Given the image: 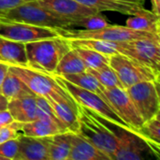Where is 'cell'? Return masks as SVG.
Masks as SVG:
<instances>
[{"label": "cell", "mask_w": 160, "mask_h": 160, "mask_svg": "<svg viewBox=\"0 0 160 160\" xmlns=\"http://www.w3.org/2000/svg\"><path fill=\"white\" fill-rule=\"evenodd\" d=\"M13 121H14V119L8 109L4 110V111H0V128L9 125Z\"/></svg>", "instance_id": "35"}, {"label": "cell", "mask_w": 160, "mask_h": 160, "mask_svg": "<svg viewBox=\"0 0 160 160\" xmlns=\"http://www.w3.org/2000/svg\"><path fill=\"white\" fill-rule=\"evenodd\" d=\"M46 145L49 160H68L70 143L68 131L41 138Z\"/></svg>", "instance_id": "19"}, {"label": "cell", "mask_w": 160, "mask_h": 160, "mask_svg": "<svg viewBox=\"0 0 160 160\" xmlns=\"http://www.w3.org/2000/svg\"><path fill=\"white\" fill-rule=\"evenodd\" d=\"M107 25H109V23L104 19V17L100 15V12H99L97 14L86 16L80 20L73 21L71 27H82V29H85V30H95V29L105 27Z\"/></svg>", "instance_id": "31"}, {"label": "cell", "mask_w": 160, "mask_h": 160, "mask_svg": "<svg viewBox=\"0 0 160 160\" xmlns=\"http://www.w3.org/2000/svg\"><path fill=\"white\" fill-rule=\"evenodd\" d=\"M123 1H128V2H131V3H135V4H139V5H143L144 0H123Z\"/></svg>", "instance_id": "39"}, {"label": "cell", "mask_w": 160, "mask_h": 160, "mask_svg": "<svg viewBox=\"0 0 160 160\" xmlns=\"http://www.w3.org/2000/svg\"><path fill=\"white\" fill-rule=\"evenodd\" d=\"M22 135L43 138L64 132L54 122L47 119H36L32 122L23 123L21 128Z\"/></svg>", "instance_id": "21"}, {"label": "cell", "mask_w": 160, "mask_h": 160, "mask_svg": "<svg viewBox=\"0 0 160 160\" xmlns=\"http://www.w3.org/2000/svg\"><path fill=\"white\" fill-rule=\"evenodd\" d=\"M101 96L108 101L120 118L130 129L137 132L142 128L144 121L128 97L126 89L122 87L105 88L101 86Z\"/></svg>", "instance_id": "11"}, {"label": "cell", "mask_w": 160, "mask_h": 160, "mask_svg": "<svg viewBox=\"0 0 160 160\" xmlns=\"http://www.w3.org/2000/svg\"><path fill=\"white\" fill-rule=\"evenodd\" d=\"M37 2L53 15L70 21L99 13V11L75 0H37Z\"/></svg>", "instance_id": "13"}, {"label": "cell", "mask_w": 160, "mask_h": 160, "mask_svg": "<svg viewBox=\"0 0 160 160\" xmlns=\"http://www.w3.org/2000/svg\"><path fill=\"white\" fill-rule=\"evenodd\" d=\"M61 77H63L68 82H69L81 88L92 91L100 96L102 94V90H101L102 85L87 70H85L83 72L74 73V74H66V75H62Z\"/></svg>", "instance_id": "25"}, {"label": "cell", "mask_w": 160, "mask_h": 160, "mask_svg": "<svg viewBox=\"0 0 160 160\" xmlns=\"http://www.w3.org/2000/svg\"><path fill=\"white\" fill-rule=\"evenodd\" d=\"M70 49L69 40L60 36L25 43L27 68L52 75L60 59Z\"/></svg>", "instance_id": "2"}, {"label": "cell", "mask_w": 160, "mask_h": 160, "mask_svg": "<svg viewBox=\"0 0 160 160\" xmlns=\"http://www.w3.org/2000/svg\"><path fill=\"white\" fill-rule=\"evenodd\" d=\"M9 70L18 76L36 96L42 97L46 100L67 102L77 111L75 100L52 75L31 69L27 67L9 66Z\"/></svg>", "instance_id": "3"}, {"label": "cell", "mask_w": 160, "mask_h": 160, "mask_svg": "<svg viewBox=\"0 0 160 160\" xmlns=\"http://www.w3.org/2000/svg\"><path fill=\"white\" fill-rule=\"evenodd\" d=\"M159 80L136 83L126 88L143 121H147L160 112Z\"/></svg>", "instance_id": "10"}, {"label": "cell", "mask_w": 160, "mask_h": 160, "mask_svg": "<svg viewBox=\"0 0 160 160\" xmlns=\"http://www.w3.org/2000/svg\"><path fill=\"white\" fill-rule=\"evenodd\" d=\"M0 160H5V159H4V158H3L2 157H0Z\"/></svg>", "instance_id": "40"}, {"label": "cell", "mask_w": 160, "mask_h": 160, "mask_svg": "<svg viewBox=\"0 0 160 160\" xmlns=\"http://www.w3.org/2000/svg\"><path fill=\"white\" fill-rule=\"evenodd\" d=\"M8 110L14 121L28 123L38 119L37 116V96L28 95L8 100Z\"/></svg>", "instance_id": "15"}, {"label": "cell", "mask_w": 160, "mask_h": 160, "mask_svg": "<svg viewBox=\"0 0 160 160\" xmlns=\"http://www.w3.org/2000/svg\"><path fill=\"white\" fill-rule=\"evenodd\" d=\"M18 148L19 142L17 138L4 142L0 143V157L5 160H14L18 153Z\"/></svg>", "instance_id": "33"}, {"label": "cell", "mask_w": 160, "mask_h": 160, "mask_svg": "<svg viewBox=\"0 0 160 160\" xmlns=\"http://www.w3.org/2000/svg\"><path fill=\"white\" fill-rule=\"evenodd\" d=\"M81 4L94 8L99 12L112 11L125 15H135L140 12L147 10L143 5H139L123 0H75Z\"/></svg>", "instance_id": "16"}, {"label": "cell", "mask_w": 160, "mask_h": 160, "mask_svg": "<svg viewBox=\"0 0 160 160\" xmlns=\"http://www.w3.org/2000/svg\"><path fill=\"white\" fill-rule=\"evenodd\" d=\"M52 108L55 115L60 122L65 126L68 131L77 132L78 118L76 110L67 102H55L53 100H47Z\"/></svg>", "instance_id": "23"}, {"label": "cell", "mask_w": 160, "mask_h": 160, "mask_svg": "<svg viewBox=\"0 0 160 160\" xmlns=\"http://www.w3.org/2000/svg\"><path fill=\"white\" fill-rule=\"evenodd\" d=\"M0 37L25 44L55 38L58 37V34L52 28L37 26L25 22L3 21L0 22Z\"/></svg>", "instance_id": "12"}, {"label": "cell", "mask_w": 160, "mask_h": 160, "mask_svg": "<svg viewBox=\"0 0 160 160\" xmlns=\"http://www.w3.org/2000/svg\"><path fill=\"white\" fill-rule=\"evenodd\" d=\"M0 61H1V62H3V61H2V60H1V58H0Z\"/></svg>", "instance_id": "41"}, {"label": "cell", "mask_w": 160, "mask_h": 160, "mask_svg": "<svg viewBox=\"0 0 160 160\" xmlns=\"http://www.w3.org/2000/svg\"><path fill=\"white\" fill-rule=\"evenodd\" d=\"M0 93L4 97H6L8 100L28 95H35L18 76H16L11 70H9V68L1 84Z\"/></svg>", "instance_id": "22"}, {"label": "cell", "mask_w": 160, "mask_h": 160, "mask_svg": "<svg viewBox=\"0 0 160 160\" xmlns=\"http://www.w3.org/2000/svg\"><path fill=\"white\" fill-rule=\"evenodd\" d=\"M126 26L134 30L159 35V16L154 11L145 10L135 15H130L126 22Z\"/></svg>", "instance_id": "20"}, {"label": "cell", "mask_w": 160, "mask_h": 160, "mask_svg": "<svg viewBox=\"0 0 160 160\" xmlns=\"http://www.w3.org/2000/svg\"><path fill=\"white\" fill-rule=\"evenodd\" d=\"M0 58L9 66L27 67L25 44L0 37Z\"/></svg>", "instance_id": "18"}, {"label": "cell", "mask_w": 160, "mask_h": 160, "mask_svg": "<svg viewBox=\"0 0 160 160\" xmlns=\"http://www.w3.org/2000/svg\"><path fill=\"white\" fill-rule=\"evenodd\" d=\"M70 150L68 160H110L100 150L76 132L68 131Z\"/></svg>", "instance_id": "14"}, {"label": "cell", "mask_w": 160, "mask_h": 160, "mask_svg": "<svg viewBox=\"0 0 160 160\" xmlns=\"http://www.w3.org/2000/svg\"><path fill=\"white\" fill-rule=\"evenodd\" d=\"M8 68H9L8 64L0 61V92H1V84H2V82L4 81V78H5L6 74L8 71Z\"/></svg>", "instance_id": "36"}, {"label": "cell", "mask_w": 160, "mask_h": 160, "mask_svg": "<svg viewBox=\"0 0 160 160\" xmlns=\"http://www.w3.org/2000/svg\"><path fill=\"white\" fill-rule=\"evenodd\" d=\"M31 0H0V15L15 8L16 7Z\"/></svg>", "instance_id": "34"}, {"label": "cell", "mask_w": 160, "mask_h": 160, "mask_svg": "<svg viewBox=\"0 0 160 160\" xmlns=\"http://www.w3.org/2000/svg\"><path fill=\"white\" fill-rule=\"evenodd\" d=\"M152 1V6H153V10L157 15L159 16L160 13V0H151Z\"/></svg>", "instance_id": "38"}, {"label": "cell", "mask_w": 160, "mask_h": 160, "mask_svg": "<svg viewBox=\"0 0 160 160\" xmlns=\"http://www.w3.org/2000/svg\"><path fill=\"white\" fill-rule=\"evenodd\" d=\"M144 140L151 143L155 148L159 150L160 144V121L159 112L151 119L145 121L142 128L137 131Z\"/></svg>", "instance_id": "26"}, {"label": "cell", "mask_w": 160, "mask_h": 160, "mask_svg": "<svg viewBox=\"0 0 160 160\" xmlns=\"http://www.w3.org/2000/svg\"><path fill=\"white\" fill-rule=\"evenodd\" d=\"M76 113L78 118L76 133L100 150L110 160H113V154L118 146L117 124L80 104H77Z\"/></svg>", "instance_id": "1"}, {"label": "cell", "mask_w": 160, "mask_h": 160, "mask_svg": "<svg viewBox=\"0 0 160 160\" xmlns=\"http://www.w3.org/2000/svg\"><path fill=\"white\" fill-rule=\"evenodd\" d=\"M54 30L58 36L67 39H100L110 42L129 41L143 38L160 40L159 35L145 31L134 30L127 26L117 25H107L95 30L69 28H57Z\"/></svg>", "instance_id": "4"}, {"label": "cell", "mask_w": 160, "mask_h": 160, "mask_svg": "<svg viewBox=\"0 0 160 160\" xmlns=\"http://www.w3.org/2000/svg\"><path fill=\"white\" fill-rule=\"evenodd\" d=\"M37 116H38V119H47V120L52 121L64 132L68 131L65 126L60 122V120L55 115L52 108L48 103V101L44 98L38 97V96H37Z\"/></svg>", "instance_id": "30"}, {"label": "cell", "mask_w": 160, "mask_h": 160, "mask_svg": "<svg viewBox=\"0 0 160 160\" xmlns=\"http://www.w3.org/2000/svg\"><path fill=\"white\" fill-rule=\"evenodd\" d=\"M87 69L80 56L71 48L59 61L52 75H66L83 72Z\"/></svg>", "instance_id": "24"}, {"label": "cell", "mask_w": 160, "mask_h": 160, "mask_svg": "<svg viewBox=\"0 0 160 160\" xmlns=\"http://www.w3.org/2000/svg\"><path fill=\"white\" fill-rule=\"evenodd\" d=\"M0 22H1V20H0Z\"/></svg>", "instance_id": "42"}, {"label": "cell", "mask_w": 160, "mask_h": 160, "mask_svg": "<svg viewBox=\"0 0 160 160\" xmlns=\"http://www.w3.org/2000/svg\"><path fill=\"white\" fill-rule=\"evenodd\" d=\"M72 49L80 56V58L84 63L87 68H98L109 64V61H110L109 55L103 54L101 52H98L93 50L85 49V48L75 47Z\"/></svg>", "instance_id": "28"}, {"label": "cell", "mask_w": 160, "mask_h": 160, "mask_svg": "<svg viewBox=\"0 0 160 160\" xmlns=\"http://www.w3.org/2000/svg\"><path fill=\"white\" fill-rule=\"evenodd\" d=\"M19 148L14 160H49L46 145L41 138L20 135Z\"/></svg>", "instance_id": "17"}, {"label": "cell", "mask_w": 160, "mask_h": 160, "mask_svg": "<svg viewBox=\"0 0 160 160\" xmlns=\"http://www.w3.org/2000/svg\"><path fill=\"white\" fill-rule=\"evenodd\" d=\"M54 80L72 97L77 104L87 107L106 119L120 125L122 127L129 128L126 123L120 118V116L115 112L112 107L108 103V101L100 95L94 93L92 91L81 88L58 75H52Z\"/></svg>", "instance_id": "6"}, {"label": "cell", "mask_w": 160, "mask_h": 160, "mask_svg": "<svg viewBox=\"0 0 160 160\" xmlns=\"http://www.w3.org/2000/svg\"><path fill=\"white\" fill-rule=\"evenodd\" d=\"M22 123L13 121L11 124L0 128V143L8 140L16 139L22 135L21 128Z\"/></svg>", "instance_id": "32"}, {"label": "cell", "mask_w": 160, "mask_h": 160, "mask_svg": "<svg viewBox=\"0 0 160 160\" xmlns=\"http://www.w3.org/2000/svg\"><path fill=\"white\" fill-rule=\"evenodd\" d=\"M8 100L6 97H4L1 93H0V111H4L8 109Z\"/></svg>", "instance_id": "37"}, {"label": "cell", "mask_w": 160, "mask_h": 160, "mask_svg": "<svg viewBox=\"0 0 160 160\" xmlns=\"http://www.w3.org/2000/svg\"><path fill=\"white\" fill-rule=\"evenodd\" d=\"M71 48L80 47L89 50H93L101 52L106 55H112L117 53L113 45L110 41L100 40V39H68Z\"/></svg>", "instance_id": "27"}, {"label": "cell", "mask_w": 160, "mask_h": 160, "mask_svg": "<svg viewBox=\"0 0 160 160\" xmlns=\"http://www.w3.org/2000/svg\"><path fill=\"white\" fill-rule=\"evenodd\" d=\"M109 65L117 74L124 89L142 82L159 80V74L152 68L119 52L110 56Z\"/></svg>", "instance_id": "7"}, {"label": "cell", "mask_w": 160, "mask_h": 160, "mask_svg": "<svg viewBox=\"0 0 160 160\" xmlns=\"http://www.w3.org/2000/svg\"><path fill=\"white\" fill-rule=\"evenodd\" d=\"M86 70L89 73H91L105 88H112V87L123 88L117 74L109 64L98 68H87Z\"/></svg>", "instance_id": "29"}, {"label": "cell", "mask_w": 160, "mask_h": 160, "mask_svg": "<svg viewBox=\"0 0 160 160\" xmlns=\"http://www.w3.org/2000/svg\"><path fill=\"white\" fill-rule=\"evenodd\" d=\"M118 146L113 154V160H143L148 152L158 155L159 150L144 140L136 131L117 125Z\"/></svg>", "instance_id": "9"}, {"label": "cell", "mask_w": 160, "mask_h": 160, "mask_svg": "<svg viewBox=\"0 0 160 160\" xmlns=\"http://www.w3.org/2000/svg\"><path fill=\"white\" fill-rule=\"evenodd\" d=\"M112 43L117 52L149 67L159 74L160 40L143 38Z\"/></svg>", "instance_id": "8"}, {"label": "cell", "mask_w": 160, "mask_h": 160, "mask_svg": "<svg viewBox=\"0 0 160 160\" xmlns=\"http://www.w3.org/2000/svg\"><path fill=\"white\" fill-rule=\"evenodd\" d=\"M1 22H25L37 26L48 27L52 29L57 28H71L72 22L70 20L62 19L53 15L43 7H41L37 0H31L22 4L15 8L0 15Z\"/></svg>", "instance_id": "5"}]
</instances>
